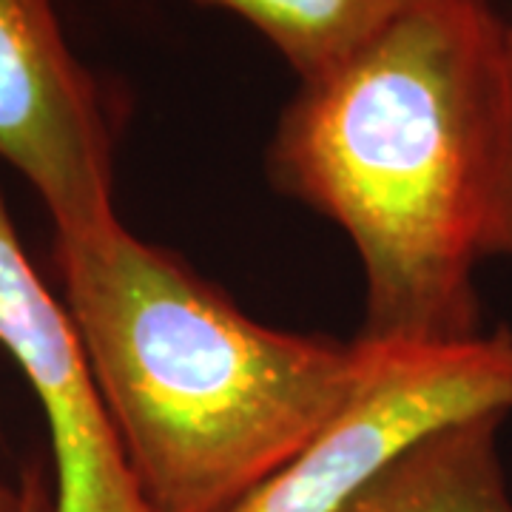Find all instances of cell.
Instances as JSON below:
<instances>
[{
  "mask_svg": "<svg viewBox=\"0 0 512 512\" xmlns=\"http://www.w3.org/2000/svg\"><path fill=\"white\" fill-rule=\"evenodd\" d=\"M510 134V26L490 0H424L302 80L271 140L274 183L345 228L370 342L478 336Z\"/></svg>",
  "mask_w": 512,
  "mask_h": 512,
  "instance_id": "1",
  "label": "cell"
},
{
  "mask_svg": "<svg viewBox=\"0 0 512 512\" xmlns=\"http://www.w3.org/2000/svg\"><path fill=\"white\" fill-rule=\"evenodd\" d=\"M66 311L154 512H228L348 402L367 345L259 325L114 222L57 237Z\"/></svg>",
  "mask_w": 512,
  "mask_h": 512,
  "instance_id": "2",
  "label": "cell"
},
{
  "mask_svg": "<svg viewBox=\"0 0 512 512\" xmlns=\"http://www.w3.org/2000/svg\"><path fill=\"white\" fill-rule=\"evenodd\" d=\"M362 342L367 367L348 402L288 467L228 512H339L427 439L512 413L507 330L458 342Z\"/></svg>",
  "mask_w": 512,
  "mask_h": 512,
  "instance_id": "3",
  "label": "cell"
},
{
  "mask_svg": "<svg viewBox=\"0 0 512 512\" xmlns=\"http://www.w3.org/2000/svg\"><path fill=\"white\" fill-rule=\"evenodd\" d=\"M0 160L35 188L55 237H92L120 222L103 97L52 0H0Z\"/></svg>",
  "mask_w": 512,
  "mask_h": 512,
  "instance_id": "4",
  "label": "cell"
},
{
  "mask_svg": "<svg viewBox=\"0 0 512 512\" xmlns=\"http://www.w3.org/2000/svg\"><path fill=\"white\" fill-rule=\"evenodd\" d=\"M0 345L18 362L52 436V512H154L97 393L66 302H57L20 245L0 197Z\"/></svg>",
  "mask_w": 512,
  "mask_h": 512,
  "instance_id": "5",
  "label": "cell"
},
{
  "mask_svg": "<svg viewBox=\"0 0 512 512\" xmlns=\"http://www.w3.org/2000/svg\"><path fill=\"white\" fill-rule=\"evenodd\" d=\"M501 421H467L427 439L339 512H512L498 458Z\"/></svg>",
  "mask_w": 512,
  "mask_h": 512,
  "instance_id": "6",
  "label": "cell"
},
{
  "mask_svg": "<svg viewBox=\"0 0 512 512\" xmlns=\"http://www.w3.org/2000/svg\"><path fill=\"white\" fill-rule=\"evenodd\" d=\"M248 20L302 80L345 63L424 0H197Z\"/></svg>",
  "mask_w": 512,
  "mask_h": 512,
  "instance_id": "7",
  "label": "cell"
},
{
  "mask_svg": "<svg viewBox=\"0 0 512 512\" xmlns=\"http://www.w3.org/2000/svg\"><path fill=\"white\" fill-rule=\"evenodd\" d=\"M510 134H507V160L495 202L493 234H490V256H512V0H510Z\"/></svg>",
  "mask_w": 512,
  "mask_h": 512,
  "instance_id": "8",
  "label": "cell"
},
{
  "mask_svg": "<svg viewBox=\"0 0 512 512\" xmlns=\"http://www.w3.org/2000/svg\"><path fill=\"white\" fill-rule=\"evenodd\" d=\"M23 493H26V507L23 512H49V498H46V490H43V481L40 476H32L26 478V484H23Z\"/></svg>",
  "mask_w": 512,
  "mask_h": 512,
  "instance_id": "9",
  "label": "cell"
},
{
  "mask_svg": "<svg viewBox=\"0 0 512 512\" xmlns=\"http://www.w3.org/2000/svg\"><path fill=\"white\" fill-rule=\"evenodd\" d=\"M26 507V493L12 490L6 481H0V512H23Z\"/></svg>",
  "mask_w": 512,
  "mask_h": 512,
  "instance_id": "10",
  "label": "cell"
}]
</instances>
